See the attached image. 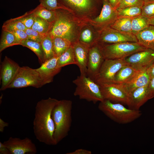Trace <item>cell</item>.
<instances>
[{
	"label": "cell",
	"mask_w": 154,
	"mask_h": 154,
	"mask_svg": "<svg viewBox=\"0 0 154 154\" xmlns=\"http://www.w3.org/2000/svg\"><path fill=\"white\" fill-rule=\"evenodd\" d=\"M58 100L50 97L42 99L35 107L33 129L36 139L48 145H55L53 134L55 129L52 116L53 109Z\"/></svg>",
	"instance_id": "cell-1"
},
{
	"label": "cell",
	"mask_w": 154,
	"mask_h": 154,
	"mask_svg": "<svg viewBox=\"0 0 154 154\" xmlns=\"http://www.w3.org/2000/svg\"><path fill=\"white\" fill-rule=\"evenodd\" d=\"M72 102L70 100L58 101L52 110V116L55 126L53 134L54 145L67 136L72 123Z\"/></svg>",
	"instance_id": "cell-2"
},
{
	"label": "cell",
	"mask_w": 154,
	"mask_h": 154,
	"mask_svg": "<svg viewBox=\"0 0 154 154\" xmlns=\"http://www.w3.org/2000/svg\"><path fill=\"white\" fill-rule=\"evenodd\" d=\"M98 108L110 119L121 124L131 122L142 115L139 110L127 108L119 103H114L107 100L100 102Z\"/></svg>",
	"instance_id": "cell-3"
},
{
	"label": "cell",
	"mask_w": 154,
	"mask_h": 154,
	"mask_svg": "<svg viewBox=\"0 0 154 154\" xmlns=\"http://www.w3.org/2000/svg\"><path fill=\"white\" fill-rule=\"evenodd\" d=\"M72 82L76 86L74 95L80 99L94 104L104 100L99 85L90 78L80 75Z\"/></svg>",
	"instance_id": "cell-4"
},
{
	"label": "cell",
	"mask_w": 154,
	"mask_h": 154,
	"mask_svg": "<svg viewBox=\"0 0 154 154\" xmlns=\"http://www.w3.org/2000/svg\"><path fill=\"white\" fill-rule=\"evenodd\" d=\"M100 45L105 59H124L134 53L148 49L138 42H124Z\"/></svg>",
	"instance_id": "cell-5"
},
{
	"label": "cell",
	"mask_w": 154,
	"mask_h": 154,
	"mask_svg": "<svg viewBox=\"0 0 154 154\" xmlns=\"http://www.w3.org/2000/svg\"><path fill=\"white\" fill-rule=\"evenodd\" d=\"M43 86L36 70L27 66L20 67L7 88H18L29 86L39 88Z\"/></svg>",
	"instance_id": "cell-6"
},
{
	"label": "cell",
	"mask_w": 154,
	"mask_h": 154,
	"mask_svg": "<svg viewBox=\"0 0 154 154\" xmlns=\"http://www.w3.org/2000/svg\"><path fill=\"white\" fill-rule=\"evenodd\" d=\"M127 64L124 58L105 59L93 80L98 85L114 83L116 73Z\"/></svg>",
	"instance_id": "cell-7"
},
{
	"label": "cell",
	"mask_w": 154,
	"mask_h": 154,
	"mask_svg": "<svg viewBox=\"0 0 154 154\" xmlns=\"http://www.w3.org/2000/svg\"><path fill=\"white\" fill-rule=\"evenodd\" d=\"M56 11V19L48 33L52 37L64 38L72 42L74 37L73 24L66 16Z\"/></svg>",
	"instance_id": "cell-8"
},
{
	"label": "cell",
	"mask_w": 154,
	"mask_h": 154,
	"mask_svg": "<svg viewBox=\"0 0 154 154\" xmlns=\"http://www.w3.org/2000/svg\"><path fill=\"white\" fill-rule=\"evenodd\" d=\"M98 44L103 45L124 42H138L135 35L123 32L110 27L103 29L98 39Z\"/></svg>",
	"instance_id": "cell-9"
},
{
	"label": "cell",
	"mask_w": 154,
	"mask_h": 154,
	"mask_svg": "<svg viewBox=\"0 0 154 154\" xmlns=\"http://www.w3.org/2000/svg\"><path fill=\"white\" fill-rule=\"evenodd\" d=\"M99 85L104 100L127 105L128 94L120 84L112 83Z\"/></svg>",
	"instance_id": "cell-10"
},
{
	"label": "cell",
	"mask_w": 154,
	"mask_h": 154,
	"mask_svg": "<svg viewBox=\"0 0 154 154\" xmlns=\"http://www.w3.org/2000/svg\"><path fill=\"white\" fill-rule=\"evenodd\" d=\"M3 143L11 154H35L37 153L35 145L31 139L27 137L21 139L10 137Z\"/></svg>",
	"instance_id": "cell-11"
},
{
	"label": "cell",
	"mask_w": 154,
	"mask_h": 154,
	"mask_svg": "<svg viewBox=\"0 0 154 154\" xmlns=\"http://www.w3.org/2000/svg\"><path fill=\"white\" fill-rule=\"evenodd\" d=\"M124 60L137 70L147 69L154 62V50L148 49L135 52L124 58Z\"/></svg>",
	"instance_id": "cell-12"
},
{
	"label": "cell",
	"mask_w": 154,
	"mask_h": 154,
	"mask_svg": "<svg viewBox=\"0 0 154 154\" xmlns=\"http://www.w3.org/2000/svg\"><path fill=\"white\" fill-rule=\"evenodd\" d=\"M20 66L16 62L5 56L0 66L1 91L7 89Z\"/></svg>",
	"instance_id": "cell-13"
},
{
	"label": "cell",
	"mask_w": 154,
	"mask_h": 154,
	"mask_svg": "<svg viewBox=\"0 0 154 154\" xmlns=\"http://www.w3.org/2000/svg\"><path fill=\"white\" fill-rule=\"evenodd\" d=\"M96 44L90 48L87 68V76L92 80L105 59L101 46Z\"/></svg>",
	"instance_id": "cell-14"
},
{
	"label": "cell",
	"mask_w": 154,
	"mask_h": 154,
	"mask_svg": "<svg viewBox=\"0 0 154 154\" xmlns=\"http://www.w3.org/2000/svg\"><path fill=\"white\" fill-rule=\"evenodd\" d=\"M103 6L100 15L94 20L102 29L110 27L118 17L116 8L110 4L108 0H102Z\"/></svg>",
	"instance_id": "cell-15"
},
{
	"label": "cell",
	"mask_w": 154,
	"mask_h": 154,
	"mask_svg": "<svg viewBox=\"0 0 154 154\" xmlns=\"http://www.w3.org/2000/svg\"><path fill=\"white\" fill-rule=\"evenodd\" d=\"M58 57L55 56L45 61L36 70L38 73L44 85L52 82L54 76L62 68L57 66Z\"/></svg>",
	"instance_id": "cell-16"
},
{
	"label": "cell",
	"mask_w": 154,
	"mask_h": 154,
	"mask_svg": "<svg viewBox=\"0 0 154 154\" xmlns=\"http://www.w3.org/2000/svg\"><path fill=\"white\" fill-rule=\"evenodd\" d=\"M76 65L78 66L80 75L87 76L89 45L80 42H76L72 45Z\"/></svg>",
	"instance_id": "cell-17"
},
{
	"label": "cell",
	"mask_w": 154,
	"mask_h": 154,
	"mask_svg": "<svg viewBox=\"0 0 154 154\" xmlns=\"http://www.w3.org/2000/svg\"><path fill=\"white\" fill-rule=\"evenodd\" d=\"M147 86L136 88L128 94L129 108L139 110L140 108L148 100Z\"/></svg>",
	"instance_id": "cell-18"
},
{
	"label": "cell",
	"mask_w": 154,
	"mask_h": 154,
	"mask_svg": "<svg viewBox=\"0 0 154 154\" xmlns=\"http://www.w3.org/2000/svg\"><path fill=\"white\" fill-rule=\"evenodd\" d=\"M140 71L127 64L122 67L116 73L114 83L119 84L129 83L137 76Z\"/></svg>",
	"instance_id": "cell-19"
},
{
	"label": "cell",
	"mask_w": 154,
	"mask_h": 154,
	"mask_svg": "<svg viewBox=\"0 0 154 154\" xmlns=\"http://www.w3.org/2000/svg\"><path fill=\"white\" fill-rule=\"evenodd\" d=\"M150 80L147 69H145L141 71L137 76L130 82L120 84L128 94L136 88L147 86Z\"/></svg>",
	"instance_id": "cell-20"
},
{
	"label": "cell",
	"mask_w": 154,
	"mask_h": 154,
	"mask_svg": "<svg viewBox=\"0 0 154 154\" xmlns=\"http://www.w3.org/2000/svg\"><path fill=\"white\" fill-rule=\"evenodd\" d=\"M135 36L139 43L147 49L154 50V26L150 25Z\"/></svg>",
	"instance_id": "cell-21"
},
{
	"label": "cell",
	"mask_w": 154,
	"mask_h": 154,
	"mask_svg": "<svg viewBox=\"0 0 154 154\" xmlns=\"http://www.w3.org/2000/svg\"><path fill=\"white\" fill-rule=\"evenodd\" d=\"M97 0H57L59 5L62 8V6L67 5L82 11L89 9L94 6Z\"/></svg>",
	"instance_id": "cell-22"
},
{
	"label": "cell",
	"mask_w": 154,
	"mask_h": 154,
	"mask_svg": "<svg viewBox=\"0 0 154 154\" xmlns=\"http://www.w3.org/2000/svg\"><path fill=\"white\" fill-rule=\"evenodd\" d=\"M20 45L27 47L34 52L38 57L41 65L45 62L44 52L41 42L28 39L21 42Z\"/></svg>",
	"instance_id": "cell-23"
},
{
	"label": "cell",
	"mask_w": 154,
	"mask_h": 154,
	"mask_svg": "<svg viewBox=\"0 0 154 154\" xmlns=\"http://www.w3.org/2000/svg\"><path fill=\"white\" fill-rule=\"evenodd\" d=\"M131 20V18L125 16H118L117 19L111 25L110 27L123 32L132 33Z\"/></svg>",
	"instance_id": "cell-24"
},
{
	"label": "cell",
	"mask_w": 154,
	"mask_h": 154,
	"mask_svg": "<svg viewBox=\"0 0 154 154\" xmlns=\"http://www.w3.org/2000/svg\"><path fill=\"white\" fill-rule=\"evenodd\" d=\"M20 44L13 33L9 31L2 30L0 41V52L7 48Z\"/></svg>",
	"instance_id": "cell-25"
},
{
	"label": "cell",
	"mask_w": 154,
	"mask_h": 154,
	"mask_svg": "<svg viewBox=\"0 0 154 154\" xmlns=\"http://www.w3.org/2000/svg\"><path fill=\"white\" fill-rule=\"evenodd\" d=\"M32 11L35 16L40 17L50 23H53L56 19V10H49L40 4Z\"/></svg>",
	"instance_id": "cell-26"
},
{
	"label": "cell",
	"mask_w": 154,
	"mask_h": 154,
	"mask_svg": "<svg viewBox=\"0 0 154 154\" xmlns=\"http://www.w3.org/2000/svg\"><path fill=\"white\" fill-rule=\"evenodd\" d=\"M52 38L55 56H59L72 45V42L67 39L56 37Z\"/></svg>",
	"instance_id": "cell-27"
},
{
	"label": "cell",
	"mask_w": 154,
	"mask_h": 154,
	"mask_svg": "<svg viewBox=\"0 0 154 154\" xmlns=\"http://www.w3.org/2000/svg\"><path fill=\"white\" fill-rule=\"evenodd\" d=\"M149 19L141 15L132 18V33L135 35L149 26Z\"/></svg>",
	"instance_id": "cell-28"
},
{
	"label": "cell",
	"mask_w": 154,
	"mask_h": 154,
	"mask_svg": "<svg viewBox=\"0 0 154 154\" xmlns=\"http://www.w3.org/2000/svg\"><path fill=\"white\" fill-rule=\"evenodd\" d=\"M73 45H72L65 52L58 57L57 66L63 67L71 64H76Z\"/></svg>",
	"instance_id": "cell-29"
},
{
	"label": "cell",
	"mask_w": 154,
	"mask_h": 154,
	"mask_svg": "<svg viewBox=\"0 0 154 154\" xmlns=\"http://www.w3.org/2000/svg\"><path fill=\"white\" fill-rule=\"evenodd\" d=\"M41 43L44 52L45 62L55 56L52 38L49 34L46 35Z\"/></svg>",
	"instance_id": "cell-30"
},
{
	"label": "cell",
	"mask_w": 154,
	"mask_h": 154,
	"mask_svg": "<svg viewBox=\"0 0 154 154\" xmlns=\"http://www.w3.org/2000/svg\"><path fill=\"white\" fill-rule=\"evenodd\" d=\"M52 24L40 17L36 16L31 29L41 34L45 35L49 33Z\"/></svg>",
	"instance_id": "cell-31"
},
{
	"label": "cell",
	"mask_w": 154,
	"mask_h": 154,
	"mask_svg": "<svg viewBox=\"0 0 154 154\" xmlns=\"http://www.w3.org/2000/svg\"><path fill=\"white\" fill-rule=\"evenodd\" d=\"M27 28L17 17L7 20L3 23L2 30L11 32L17 30L25 31Z\"/></svg>",
	"instance_id": "cell-32"
},
{
	"label": "cell",
	"mask_w": 154,
	"mask_h": 154,
	"mask_svg": "<svg viewBox=\"0 0 154 154\" xmlns=\"http://www.w3.org/2000/svg\"><path fill=\"white\" fill-rule=\"evenodd\" d=\"M118 16H125L132 18L141 14V7L134 6L116 9Z\"/></svg>",
	"instance_id": "cell-33"
},
{
	"label": "cell",
	"mask_w": 154,
	"mask_h": 154,
	"mask_svg": "<svg viewBox=\"0 0 154 154\" xmlns=\"http://www.w3.org/2000/svg\"><path fill=\"white\" fill-rule=\"evenodd\" d=\"M149 18L154 17V0H146L141 7V14Z\"/></svg>",
	"instance_id": "cell-34"
},
{
	"label": "cell",
	"mask_w": 154,
	"mask_h": 154,
	"mask_svg": "<svg viewBox=\"0 0 154 154\" xmlns=\"http://www.w3.org/2000/svg\"><path fill=\"white\" fill-rule=\"evenodd\" d=\"M35 17V15L32 10L17 18L27 28H31L34 23Z\"/></svg>",
	"instance_id": "cell-35"
},
{
	"label": "cell",
	"mask_w": 154,
	"mask_h": 154,
	"mask_svg": "<svg viewBox=\"0 0 154 154\" xmlns=\"http://www.w3.org/2000/svg\"><path fill=\"white\" fill-rule=\"evenodd\" d=\"M25 31L27 35L28 39L40 42H41L46 35L41 34L31 28H27Z\"/></svg>",
	"instance_id": "cell-36"
},
{
	"label": "cell",
	"mask_w": 154,
	"mask_h": 154,
	"mask_svg": "<svg viewBox=\"0 0 154 154\" xmlns=\"http://www.w3.org/2000/svg\"><path fill=\"white\" fill-rule=\"evenodd\" d=\"M143 2L142 0H122L119 3L116 9L134 6L142 7Z\"/></svg>",
	"instance_id": "cell-37"
},
{
	"label": "cell",
	"mask_w": 154,
	"mask_h": 154,
	"mask_svg": "<svg viewBox=\"0 0 154 154\" xmlns=\"http://www.w3.org/2000/svg\"><path fill=\"white\" fill-rule=\"evenodd\" d=\"M40 4L50 10H55L60 8L57 0H39Z\"/></svg>",
	"instance_id": "cell-38"
},
{
	"label": "cell",
	"mask_w": 154,
	"mask_h": 154,
	"mask_svg": "<svg viewBox=\"0 0 154 154\" xmlns=\"http://www.w3.org/2000/svg\"><path fill=\"white\" fill-rule=\"evenodd\" d=\"M92 33L90 29H86L82 31L80 36L81 42L89 45L92 43Z\"/></svg>",
	"instance_id": "cell-39"
},
{
	"label": "cell",
	"mask_w": 154,
	"mask_h": 154,
	"mask_svg": "<svg viewBox=\"0 0 154 154\" xmlns=\"http://www.w3.org/2000/svg\"><path fill=\"white\" fill-rule=\"evenodd\" d=\"M10 32L15 35L20 44L23 41L28 39L27 35L25 31L19 30Z\"/></svg>",
	"instance_id": "cell-40"
},
{
	"label": "cell",
	"mask_w": 154,
	"mask_h": 154,
	"mask_svg": "<svg viewBox=\"0 0 154 154\" xmlns=\"http://www.w3.org/2000/svg\"><path fill=\"white\" fill-rule=\"evenodd\" d=\"M148 100L154 97V77L151 78L147 86Z\"/></svg>",
	"instance_id": "cell-41"
},
{
	"label": "cell",
	"mask_w": 154,
	"mask_h": 154,
	"mask_svg": "<svg viewBox=\"0 0 154 154\" xmlns=\"http://www.w3.org/2000/svg\"><path fill=\"white\" fill-rule=\"evenodd\" d=\"M91 151L82 149H76L72 152L67 153L66 154H91Z\"/></svg>",
	"instance_id": "cell-42"
},
{
	"label": "cell",
	"mask_w": 154,
	"mask_h": 154,
	"mask_svg": "<svg viewBox=\"0 0 154 154\" xmlns=\"http://www.w3.org/2000/svg\"><path fill=\"white\" fill-rule=\"evenodd\" d=\"M0 154H11L10 153L3 143L0 142Z\"/></svg>",
	"instance_id": "cell-43"
},
{
	"label": "cell",
	"mask_w": 154,
	"mask_h": 154,
	"mask_svg": "<svg viewBox=\"0 0 154 154\" xmlns=\"http://www.w3.org/2000/svg\"><path fill=\"white\" fill-rule=\"evenodd\" d=\"M147 71L150 79L154 77V62L147 69Z\"/></svg>",
	"instance_id": "cell-44"
},
{
	"label": "cell",
	"mask_w": 154,
	"mask_h": 154,
	"mask_svg": "<svg viewBox=\"0 0 154 154\" xmlns=\"http://www.w3.org/2000/svg\"><path fill=\"white\" fill-rule=\"evenodd\" d=\"M9 126V123L5 122L1 118H0V131L2 133L3 132L5 127Z\"/></svg>",
	"instance_id": "cell-45"
},
{
	"label": "cell",
	"mask_w": 154,
	"mask_h": 154,
	"mask_svg": "<svg viewBox=\"0 0 154 154\" xmlns=\"http://www.w3.org/2000/svg\"><path fill=\"white\" fill-rule=\"evenodd\" d=\"M111 5L114 8L116 9L118 5V0H108Z\"/></svg>",
	"instance_id": "cell-46"
},
{
	"label": "cell",
	"mask_w": 154,
	"mask_h": 154,
	"mask_svg": "<svg viewBox=\"0 0 154 154\" xmlns=\"http://www.w3.org/2000/svg\"><path fill=\"white\" fill-rule=\"evenodd\" d=\"M149 25L154 26V17L149 19Z\"/></svg>",
	"instance_id": "cell-47"
},
{
	"label": "cell",
	"mask_w": 154,
	"mask_h": 154,
	"mask_svg": "<svg viewBox=\"0 0 154 154\" xmlns=\"http://www.w3.org/2000/svg\"><path fill=\"white\" fill-rule=\"evenodd\" d=\"M122 0H118V5L119 4V3Z\"/></svg>",
	"instance_id": "cell-48"
},
{
	"label": "cell",
	"mask_w": 154,
	"mask_h": 154,
	"mask_svg": "<svg viewBox=\"0 0 154 154\" xmlns=\"http://www.w3.org/2000/svg\"><path fill=\"white\" fill-rule=\"evenodd\" d=\"M142 0L143 1H144L146 0Z\"/></svg>",
	"instance_id": "cell-49"
}]
</instances>
